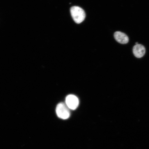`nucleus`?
Segmentation results:
<instances>
[{"label":"nucleus","mask_w":149,"mask_h":149,"mask_svg":"<svg viewBox=\"0 0 149 149\" xmlns=\"http://www.w3.org/2000/svg\"><path fill=\"white\" fill-rule=\"evenodd\" d=\"M70 109L66 104L61 102L58 104L56 109V113L59 118L65 120L69 118Z\"/></svg>","instance_id":"2"},{"label":"nucleus","mask_w":149,"mask_h":149,"mask_svg":"<svg viewBox=\"0 0 149 149\" xmlns=\"http://www.w3.org/2000/svg\"><path fill=\"white\" fill-rule=\"evenodd\" d=\"M71 14L74 22L79 24L85 19V13L83 9L79 7L74 6L70 8Z\"/></svg>","instance_id":"1"},{"label":"nucleus","mask_w":149,"mask_h":149,"mask_svg":"<svg viewBox=\"0 0 149 149\" xmlns=\"http://www.w3.org/2000/svg\"><path fill=\"white\" fill-rule=\"evenodd\" d=\"M114 37L115 40L121 44H126L129 42V38L127 35L120 31L115 33Z\"/></svg>","instance_id":"5"},{"label":"nucleus","mask_w":149,"mask_h":149,"mask_svg":"<svg viewBox=\"0 0 149 149\" xmlns=\"http://www.w3.org/2000/svg\"><path fill=\"white\" fill-rule=\"evenodd\" d=\"M79 99L73 95H70L67 96L66 99V104L70 109L75 110L79 105Z\"/></svg>","instance_id":"3"},{"label":"nucleus","mask_w":149,"mask_h":149,"mask_svg":"<svg viewBox=\"0 0 149 149\" xmlns=\"http://www.w3.org/2000/svg\"><path fill=\"white\" fill-rule=\"evenodd\" d=\"M134 55L137 58H141L144 56L146 52L144 46L142 45L138 44L134 46L133 49Z\"/></svg>","instance_id":"4"}]
</instances>
